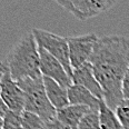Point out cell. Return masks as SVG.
<instances>
[{"label":"cell","mask_w":129,"mask_h":129,"mask_svg":"<svg viewBox=\"0 0 129 129\" xmlns=\"http://www.w3.org/2000/svg\"><path fill=\"white\" fill-rule=\"evenodd\" d=\"M89 62L104 91V101L116 110L123 100L122 80L129 67V39L117 35L99 37Z\"/></svg>","instance_id":"6da1fadb"},{"label":"cell","mask_w":129,"mask_h":129,"mask_svg":"<svg viewBox=\"0 0 129 129\" xmlns=\"http://www.w3.org/2000/svg\"><path fill=\"white\" fill-rule=\"evenodd\" d=\"M5 63L15 81L42 76L40 71L39 46L32 31L26 32L13 45Z\"/></svg>","instance_id":"7a4b0ae2"},{"label":"cell","mask_w":129,"mask_h":129,"mask_svg":"<svg viewBox=\"0 0 129 129\" xmlns=\"http://www.w3.org/2000/svg\"><path fill=\"white\" fill-rule=\"evenodd\" d=\"M25 93V110L38 115L48 121L56 118L57 109L49 101L44 84V76L37 78H26L17 81Z\"/></svg>","instance_id":"3957f363"},{"label":"cell","mask_w":129,"mask_h":129,"mask_svg":"<svg viewBox=\"0 0 129 129\" xmlns=\"http://www.w3.org/2000/svg\"><path fill=\"white\" fill-rule=\"evenodd\" d=\"M31 31L35 35V38L39 47H42L49 53H51L56 59H58L71 77L72 68L70 64V57H69L68 39L39 28H34Z\"/></svg>","instance_id":"277c9868"},{"label":"cell","mask_w":129,"mask_h":129,"mask_svg":"<svg viewBox=\"0 0 129 129\" xmlns=\"http://www.w3.org/2000/svg\"><path fill=\"white\" fill-rule=\"evenodd\" d=\"M99 37L95 34L82 35L77 37H69V57H70V64L72 70L84 66L85 63L89 62L91 55L95 49L96 42Z\"/></svg>","instance_id":"5b68a950"},{"label":"cell","mask_w":129,"mask_h":129,"mask_svg":"<svg viewBox=\"0 0 129 129\" xmlns=\"http://www.w3.org/2000/svg\"><path fill=\"white\" fill-rule=\"evenodd\" d=\"M0 98L5 101L9 110L17 112L25 111V93L18 82L12 79L6 63L4 75L0 80Z\"/></svg>","instance_id":"8992f818"},{"label":"cell","mask_w":129,"mask_h":129,"mask_svg":"<svg viewBox=\"0 0 129 129\" xmlns=\"http://www.w3.org/2000/svg\"><path fill=\"white\" fill-rule=\"evenodd\" d=\"M39 56L40 71H41L42 76L51 78L55 81H57L59 85L68 89L72 85V79L70 75L64 69L62 63L42 47H39Z\"/></svg>","instance_id":"52a82bcc"},{"label":"cell","mask_w":129,"mask_h":129,"mask_svg":"<svg viewBox=\"0 0 129 129\" xmlns=\"http://www.w3.org/2000/svg\"><path fill=\"white\" fill-rule=\"evenodd\" d=\"M71 79H72V84L74 85H79V86L87 88L98 99L104 100V91L101 89L98 80L96 79L90 62L85 63L84 66L79 67L77 69H74L72 70Z\"/></svg>","instance_id":"ba28073f"},{"label":"cell","mask_w":129,"mask_h":129,"mask_svg":"<svg viewBox=\"0 0 129 129\" xmlns=\"http://www.w3.org/2000/svg\"><path fill=\"white\" fill-rule=\"evenodd\" d=\"M68 97L70 105L86 106L91 110H99V108H100L101 100L82 86L72 84L68 88Z\"/></svg>","instance_id":"9c48e42d"},{"label":"cell","mask_w":129,"mask_h":129,"mask_svg":"<svg viewBox=\"0 0 129 129\" xmlns=\"http://www.w3.org/2000/svg\"><path fill=\"white\" fill-rule=\"evenodd\" d=\"M44 84L48 99L57 110L64 108L66 106L70 105L67 88L62 87L57 81H55L53 79L48 77H44Z\"/></svg>","instance_id":"30bf717a"},{"label":"cell","mask_w":129,"mask_h":129,"mask_svg":"<svg viewBox=\"0 0 129 129\" xmlns=\"http://www.w3.org/2000/svg\"><path fill=\"white\" fill-rule=\"evenodd\" d=\"M86 106H80V105H68L64 108H61L57 110V115L56 118L64 123L66 126H68L71 129H77L79 122L81 121V119L84 116L87 114L88 111H90Z\"/></svg>","instance_id":"8fae6325"},{"label":"cell","mask_w":129,"mask_h":129,"mask_svg":"<svg viewBox=\"0 0 129 129\" xmlns=\"http://www.w3.org/2000/svg\"><path fill=\"white\" fill-rule=\"evenodd\" d=\"M99 116H100L101 129H125L118 119L115 110L110 109L104 100L100 101Z\"/></svg>","instance_id":"7c38bea8"},{"label":"cell","mask_w":129,"mask_h":129,"mask_svg":"<svg viewBox=\"0 0 129 129\" xmlns=\"http://www.w3.org/2000/svg\"><path fill=\"white\" fill-rule=\"evenodd\" d=\"M77 129H101L99 110H90L84 116Z\"/></svg>","instance_id":"4fadbf2b"},{"label":"cell","mask_w":129,"mask_h":129,"mask_svg":"<svg viewBox=\"0 0 129 129\" xmlns=\"http://www.w3.org/2000/svg\"><path fill=\"white\" fill-rule=\"evenodd\" d=\"M45 122V120L36 114L26 110L21 114V123L25 129H44Z\"/></svg>","instance_id":"5bb4252c"},{"label":"cell","mask_w":129,"mask_h":129,"mask_svg":"<svg viewBox=\"0 0 129 129\" xmlns=\"http://www.w3.org/2000/svg\"><path fill=\"white\" fill-rule=\"evenodd\" d=\"M21 114L22 112L8 110L6 116L4 117V128L5 129H18L22 127L21 123Z\"/></svg>","instance_id":"9a60e30c"},{"label":"cell","mask_w":129,"mask_h":129,"mask_svg":"<svg viewBox=\"0 0 129 129\" xmlns=\"http://www.w3.org/2000/svg\"><path fill=\"white\" fill-rule=\"evenodd\" d=\"M115 112L125 129H129V99H123L117 106Z\"/></svg>","instance_id":"2e32d148"},{"label":"cell","mask_w":129,"mask_h":129,"mask_svg":"<svg viewBox=\"0 0 129 129\" xmlns=\"http://www.w3.org/2000/svg\"><path fill=\"white\" fill-rule=\"evenodd\" d=\"M44 129H71V128H69L68 126L59 121L57 118H53V119L48 120V121L45 122Z\"/></svg>","instance_id":"e0dca14e"},{"label":"cell","mask_w":129,"mask_h":129,"mask_svg":"<svg viewBox=\"0 0 129 129\" xmlns=\"http://www.w3.org/2000/svg\"><path fill=\"white\" fill-rule=\"evenodd\" d=\"M122 96L123 99H129V67L122 80Z\"/></svg>","instance_id":"ac0fdd59"},{"label":"cell","mask_w":129,"mask_h":129,"mask_svg":"<svg viewBox=\"0 0 129 129\" xmlns=\"http://www.w3.org/2000/svg\"><path fill=\"white\" fill-rule=\"evenodd\" d=\"M8 110H9V108L7 107V105L5 104V101L2 100L1 98H0V118L4 119V117L6 116V114L8 112Z\"/></svg>","instance_id":"d6986e66"},{"label":"cell","mask_w":129,"mask_h":129,"mask_svg":"<svg viewBox=\"0 0 129 129\" xmlns=\"http://www.w3.org/2000/svg\"><path fill=\"white\" fill-rule=\"evenodd\" d=\"M0 129H5L4 128V119L0 118Z\"/></svg>","instance_id":"ffe728a7"},{"label":"cell","mask_w":129,"mask_h":129,"mask_svg":"<svg viewBox=\"0 0 129 129\" xmlns=\"http://www.w3.org/2000/svg\"><path fill=\"white\" fill-rule=\"evenodd\" d=\"M18 129H25V128H23V127H20V128H18Z\"/></svg>","instance_id":"44dd1931"}]
</instances>
